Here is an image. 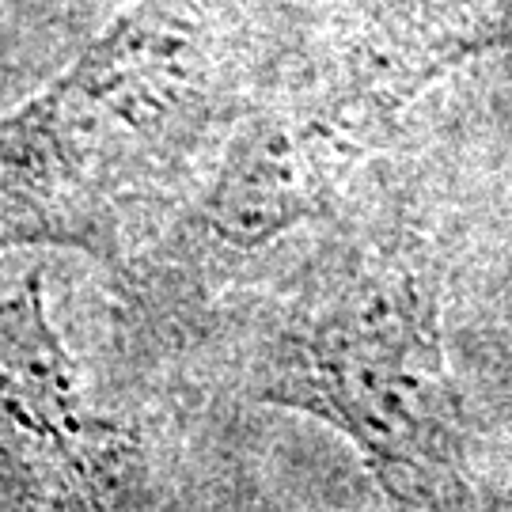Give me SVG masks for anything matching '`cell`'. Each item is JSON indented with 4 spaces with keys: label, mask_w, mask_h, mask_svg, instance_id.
<instances>
[{
    "label": "cell",
    "mask_w": 512,
    "mask_h": 512,
    "mask_svg": "<svg viewBox=\"0 0 512 512\" xmlns=\"http://www.w3.org/2000/svg\"><path fill=\"white\" fill-rule=\"evenodd\" d=\"M171 73L141 46L107 50L0 126V247L92 243L118 232L133 148L171 107Z\"/></svg>",
    "instance_id": "7a4b0ae2"
},
{
    "label": "cell",
    "mask_w": 512,
    "mask_h": 512,
    "mask_svg": "<svg viewBox=\"0 0 512 512\" xmlns=\"http://www.w3.org/2000/svg\"><path fill=\"white\" fill-rule=\"evenodd\" d=\"M262 395L330 421L391 512H475L437 296L418 277L365 270L308 296L266 349Z\"/></svg>",
    "instance_id": "6da1fadb"
}]
</instances>
